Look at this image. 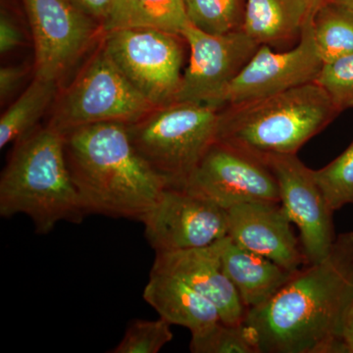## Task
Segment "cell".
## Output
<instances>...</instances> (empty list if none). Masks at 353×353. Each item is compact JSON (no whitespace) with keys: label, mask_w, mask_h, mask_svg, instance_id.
<instances>
[{"label":"cell","mask_w":353,"mask_h":353,"mask_svg":"<svg viewBox=\"0 0 353 353\" xmlns=\"http://www.w3.org/2000/svg\"><path fill=\"white\" fill-rule=\"evenodd\" d=\"M315 83L328 94L339 112L353 108V53L323 63Z\"/></svg>","instance_id":"484cf974"},{"label":"cell","mask_w":353,"mask_h":353,"mask_svg":"<svg viewBox=\"0 0 353 353\" xmlns=\"http://www.w3.org/2000/svg\"><path fill=\"white\" fill-rule=\"evenodd\" d=\"M308 6V19L312 20L316 11L325 3L329 2V0H306Z\"/></svg>","instance_id":"4dcf8cb0"},{"label":"cell","mask_w":353,"mask_h":353,"mask_svg":"<svg viewBox=\"0 0 353 353\" xmlns=\"http://www.w3.org/2000/svg\"><path fill=\"white\" fill-rule=\"evenodd\" d=\"M322 65L313 36L312 20L308 19L294 48L274 51L269 46H260L239 75L206 104L220 109L315 82Z\"/></svg>","instance_id":"8fae6325"},{"label":"cell","mask_w":353,"mask_h":353,"mask_svg":"<svg viewBox=\"0 0 353 353\" xmlns=\"http://www.w3.org/2000/svg\"><path fill=\"white\" fill-rule=\"evenodd\" d=\"M24 41L22 32L10 15L1 11L0 15V52L1 54L11 52L22 46Z\"/></svg>","instance_id":"4316f807"},{"label":"cell","mask_w":353,"mask_h":353,"mask_svg":"<svg viewBox=\"0 0 353 353\" xmlns=\"http://www.w3.org/2000/svg\"><path fill=\"white\" fill-rule=\"evenodd\" d=\"M31 218L37 233L87 215L70 173L65 134L46 125L16 141L0 178V215Z\"/></svg>","instance_id":"3957f363"},{"label":"cell","mask_w":353,"mask_h":353,"mask_svg":"<svg viewBox=\"0 0 353 353\" xmlns=\"http://www.w3.org/2000/svg\"><path fill=\"white\" fill-rule=\"evenodd\" d=\"M307 20L306 0H246L241 31L259 46L288 50L301 41Z\"/></svg>","instance_id":"ac0fdd59"},{"label":"cell","mask_w":353,"mask_h":353,"mask_svg":"<svg viewBox=\"0 0 353 353\" xmlns=\"http://www.w3.org/2000/svg\"><path fill=\"white\" fill-rule=\"evenodd\" d=\"M228 236L241 248L296 272L307 265L284 206L252 202L228 209Z\"/></svg>","instance_id":"5bb4252c"},{"label":"cell","mask_w":353,"mask_h":353,"mask_svg":"<svg viewBox=\"0 0 353 353\" xmlns=\"http://www.w3.org/2000/svg\"><path fill=\"white\" fill-rule=\"evenodd\" d=\"M67 163L88 214L143 221L167 187L137 152L121 123L65 134Z\"/></svg>","instance_id":"7a4b0ae2"},{"label":"cell","mask_w":353,"mask_h":353,"mask_svg":"<svg viewBox=\"0 0 353 353\" xmlns=\"http://www.w3.org/2000/svg\"><path fill=\"white\" fill-rule=\"evenodd\" d=\"M189 24L183 0H116L103 29L152 28L182 34Z\"/></svg>","instance_id":"d6986e66"},{"label":"cell","mask_w":353,"mask_h":353,"mask_svg":"<svg viewBox=\"0 0 353 353\" xmlns=\"http://www.w3.org/2000/svg\"><path fill=\"white\" fill-rule=\"evenodd\" d=\"M190 350L192 353H260L245 322L234 325L220 321L208 331L192 336Z\"/></svg>","instance_id":"603a6c76"},{"label":"cell","mask_w":353,"mask_h":353,"mask_svg":"<svg viewBox=\"0 0 353 353\" xmlns=\"http://www.w3.org/2000/svg\"><path fill=\"white\" fill-rule=\"evenodd\" d=\"M329 2H333L338 6L345 7L348 10L353 11V0H329Z\"/></svg>","instance_id":"1f68e13d"},{"label":"cell","mask_w":353,"mask_h":353,"mask_svg":"<svg viewBox=\"0 0 353 353\" xmlns=\"http://www.w3.org/2000/svg\"><path fill=\"white\" fill-rule=\"evenodd\" d=\"M152 270L179 279L208 299L217 307L222 322H245L248 310L223 269L217 241L205 248L157 253Z\"/></svg>","instance_id":"9a60e30c"},{"label":"cell","mask_w":353,"mask_h":353,"mask_svg":"<svg viewBox=\"0 0 353 353\" xmlns=\"http://www.w3.org/2000/svg\"><path fill=\"white\" fill-rule=\"evenodd\" d=\"M313 174L334 212L353 204V141L336 159L319 170H313Z\"/></svg>","instance_id":"cb8c5ba5"},{"label":"cell","mask_w":353,"mask_h":353,"mask_svg":"<svg viewBox=\"0 0 353 353\" xmlns=\"http://www.w3.org/2000/svg\"><path fill=\"white\" fill-rule=\"evenodd\" d=\"M59 90V83L34 78L1 116L0 148L18 141L34 130L46 111L54 103Z\"/></svg>","instance_id":"ffe728a7"},{"label":"cell","mask_w":353,"mask_h":353,"mask_svg":"<svg viewBox=\"0 0 353 353\" xmlns=\"http://www.w3.org/2000/svg\"><path fill=\"white\" fill-rule=\"evenodd\" d=\"M265 161L277 180L281 204L299 228L306 263L322 261L336 241L334 212L316 182L312 169L296 154L270 155Z\"/></svg>","instance_id":"7c38bea8"},{"label":"cell","mask_w":353,"mask_h":353,"mask_svg":"<svg viewBox=\"0 0 353 353\" xmlns=\"http://www.w3.org/2000/svg\"><path fill=\"white\" fill-rule=\"evenodd\" d=\"M141 222L157 253L205 248L229 230L226 209L188 188H165Z\"/></svg>","instance_id":"9c48e42d"},{"label":"cell","mask_w":353,"mask_h":353,"mask_svg":"<svg viewBox=\"0 0 353 353\" xmlns=\"http://www.w3.org/2000/svg\"><path fill=\"white\" fill-rule=\"evenodd\" d=\"M143 299L160 317L171 325L189 329L192 336L222 321L214 304L185 283L166 274L150 272Z\"/></svg>","instance_id":"e0dca14e"},{"label":"cell","mask_w":353,"mask_h":353,"mask_svg":"<svg viewBox=\"0 0 353 353\" xmlns=\"http://www.w3.org/2000/svg\"><path fill=\"white\" fill-rule=\"evenodd\" d=\"M182 36L190 57L176 101L208 103L239 75L260 46L241 30L210 34L190 23Z\"/></svg>","instance_id":"4fadbf2b"},{"label":"cell","mask_w":353,"mask_h":353,"mask_svg":"<svg viewBox=\"0 0 353 353\" xmlns=\"http://www.w3.org/2000/svg\"><path fill=\"white\" fill-rule=\"evenodd\" d=\"M312 29L323 63L353 53V11L327 2L313 16Z\"/></svg>","instance_id":"44dd1931"},{"label":"cell","mask_w":353,"mask_h":353,"mask_svg":"<svg viewBox=\"0 0 353 353\" xmlns=\"http://www.w3.org/2000/svg\"><path fill=\"white\" fill-rule=\"evenodd\" d=\"M28 70L25 66H3L0 69V99L1 103L15 92L24 80Z\"/></svg>","instance_id":"83f0119b"},{"label":"cell","mask_w":353,"mask_h":353,"mask_svg":"<svg viewBox=\"0 0 353 353\" xmlns=\"http://www.w3.org/2000/svg\"><path fill=\"white\" fill-rule=\"evenodd\" d=\"M339 114L328 94L317 83H308L218 109L216 139L265 161L270 155L296 154Z\"/></svg>","instance_id":"277c9868"},{"label":"cell","mask_w":353,"mask_h":353,"mask_svg":"<svg viewBox=\"0 0 353 353\" xmlns=\"http://www.w3.org/2000/svg\"><path fill=\"white\" fill-rule=\"evenodd\" d=\"M345 343H347V353H353V301L347 317V328H345Z\"/></svg>","instance_id":"f546056e"},{"label":"cell","mask_w":353,"mask_h":353,"mask_svg":"<svg viewBox=\"0 0 353 353\" xmlns=\"http://www.w3.org/2000/svg\"><path fill=\"white\" fill-rule=\"evenodd\" d=\"M154 108L130 83L101 39L74 80L59 90L48 125L63 134L99 123L131 125Z\"/></svg>","instance_id":"8992f818"},{"label":"cell","mask_w":353,"mask_h":353,"mask_svg":"<svg viewBox=\"0 0 353 353\" xmlns=\"http://www.w3.org/2000/svg\"><path fill=\"white\" fill-rule=\"evenodd\" d=\"M185 188L221 208L252 202H279L280 192L270 167L253 153L216 139Z\"/></svg>","instance_id":"30bf717a"},{"label":"cell","mask_w":353,"mask_h":353,"mask_svg":"<svg viewBox=\"0 0 353 353\" xmlns=\"http://www.w3.org/2000/svg\"><path fill=\"white\" fill-rule=\"evenodd\" d=\"M34 46V78L61 85L83 57L95 50L103 26L69 0H23Z\"/></svg>","instance_id":"ba28073f"},{"label":"cell","mask_w":353,"mask_h":353,"mask_svg":"<svg viewBox=\"0 0 353 353\" xmlns=\"http://www.w3.org/2000/svg\"><path fill=\"white\" fill-rule=\"evenodd\" d=\"M104 46L130 83L155 108L176 101L182 85V34L152 29L106 32Z\"/></svg>","instance_id":"52a82bcc"},{"label":"cell","mask_w":353,"mask_h":353,"mask_svg":"<svg viewBox=\"0 0 353 353\" xmlns=\"http://www.w3.org/2000/svg\"><path fill=\"white\" fill-rule=\"evenodd\" d=\"M172 325L163 318L148 321L134 320L128 327L124 336L110 352L157 353L173 340Z\"/></svg>","instance_id":"d4e9b609"},{"label":"cell","mask_w":353,"mask_h":353,"mask_svg":"<svg viewBox=\"0 0 353 353\" xmlns=\"http://www.w3.org/2000/svg\"><path fill=\"white\" fill-rule=\"evenodd\" d=\"M76 8L92 19L99 21L102 26L108 19L116 0H69Z\"/></svg>","instance_id":"f1b7e54d"},{"label":"cell","mask_w":353,"mask_h":353,"mask_svg":"<svg viewBox=\"0 0 353 353\" xmlns=\"http://www.w3.org/2000/svg\"><path fill=\"white\" fill-rule=\"evenodd\" d=\"M218 109L175 101L127 125L130 139L167 187L185 188L217 136Z\"/></svg>","instance_id":"5b68a950"},{"label":"cell","mask_w":353,"mask_h":353,"mask_svg":"<svg viewBox=\"0 0 353 353\" xmlns=\"http://www.w3.org/2000/svg\"><path fill=\"white\" fill-rule=\"evenodd\" d=\"M221 262L246 310L270 301L290 280L294 272L241 248L230 236L217 241Z\"/></svg>","instance_id":"2e32d148"},{"label":"cell","mask_w":353,"mask_h":353,"mask_svg":"<svg viewBox=\"0 0 353 353\" xmlns=\"http://www.w3.org/2000/svg\"><path fill=\"white\" fill-rule=\"evenodd\" d=\"M353 301V232L336 236L328 256L294 272L270 301L246 313L260 353H347Z\"/></svg>","instance_id":"6da1fadb"},{"label":"cell","mask_w":353,"mask_h":353,"mask_svg":"<svg viewBox=\"0 0 353 353\" xmlns=\"http://www.w3.org/2000/svg\"><path fill=\"white\" fill-rule=\"evenodd\" d=\"M190 24L210 34L240 31L246 0H183Z\"/></svg>","instance_id":"7402d4cb"}]
</instances>
